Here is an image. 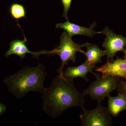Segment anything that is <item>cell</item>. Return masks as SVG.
<instances>
[{"instance_id":"6da1fadb","label":"cell","mask_w":126,"mask_h":126,"mask_svg":"<svg viewBox=\"0 0 126 126\" xmlns=\"http://www.w3.org/2000/svg\"><path fill=\"white\" fill-rule=\"evenodd\" d=\"M43 94V109L53 118L60 116L68 109L82 108L85 104V95L78 90L73 80L60 75L54 79Z\"/></svg>"},{"instance_id":"7a4b0ae2","label":"cell","mask_w":126,"mask_h":126,"mask_svg":"<svg viewBox=\"0 0 126 126\" xmlns=\"http://www.w3.org/2000/svg\"><path fill=\"white\" fill-rule=\"evenodd\" d=\"M47 75L45 67L39 63L35 67H24L16 73L6 77L4 82L9 92L20 98L32 91L43 94L46 89L44 81Z\"/></svg>"},{"instance_id":"3957f363","label":"cell","mask_w":126,"mask_h":126,"mask_svg":"<svg viewBox=\"0 0 126 126\" xmlns=\"http://www.w3.org/2000/svg\"><path fill=\"white\" fill-rule=\"evenodd\" d=\"M86 43L78 44L73 41L67 33L64 32L60 38V43L58 47L51 51V55H58L60 57L61 65L57 70L59 75L63 76V69L65 65H68V62L76 61L77 52H81V48L85 47Z\"/></svg>"},{"instance_id":"277c9868","label":"cell","mask_w":126,"mask_h":126,"mask_svg":"<svg viewBox=\"0 0 126 126\" xmlns=\"http://www.w3.org/2000/svg\"><path fill=\"white\" fill-rule=\"evenodd\" d=\"M120 78L110 75L100 76L96 81L90 84L83 93L85 95H89L92 100L100 103L116 89Z\"/></svg>"},{"instance_id":"5b68a950","label":"cell","mask_w":126,"mask_h":126,"mask_svg":"<svg viewBox=\"0 0 126 126\" xmlns=\"http://www.w3.org/2000/svg\"><path fill=\"white\" fill-rule=\"evenodd\" d=\"M82 112L80 115L81 126H110L112 125L111 115L108 109L98 103L96 108L88 110L84 107L81 108Z\"/></svg>"},{"instance_id":"8992f818","label":"cell","mask_w":126,"mask_h":126,"mask_svg":"<svg viewBox=\"0 0 126 126\" xmlns=\"http://www.w3.org/2000/svg\"><path fill=\"white\" fill-rule=\"evenodd\" d=\"M101 32L106 36L102 46L106 51L107 62L113 61L117 52H124L126 46V36L115 33L107 26Z\"/></svg>"},{"instance_id":"52a82bcc","label":"cell","mask_w":126,"mask_h":126,"mask_svg":"<svg viewBox=\"0 0 126 126\" xmlns=\"http://www.w3.org/2000/svg\"><path fill=\"white\" fill-rule=\"evenodd\" d=\"M96 72L102 75L118 76L126 79V58L120 59L117 57L115 60L107 62L99 67L95 68Z\"/></svg>"},{"instance_id":"ba28073f","label":"cell","mask_w":126,"mask_h":126,"mask_svg":"<svg viewBox=\"0 0 126 126\" xmlns=\"http://www.w3.org/2000/svg\"><path fill=\"white\" fill-rule=\"evenodd\" d=\"M24 39L23 40H15L10 43V47L8 51L5 53V56L9 57L12 54H15L20 57L21 58H24L27 53L31 54L33 55V58H36L38 60L39 55L41 54H46L51 55V52L42 50L40 52H33L29 50L27 46L26 45V43L28 42L27 39L26 38L25 35H23Z\"/></svg>"},{"instance_id":"9c48e42d","label":"cell","mask_w":126,"mask_h":126,"mask_svg":"<svg viewBox=\"0 0 126 126\" xmlns=\"http://www.w3.org/2000/svg\"><path fill=\"white\" fill-rule=\"evenodd\" d=\"M96 25V21H94L92 25H90V27L88 28L70 23L68 20L64 23L57 24L56 28L64 30L72 38L74 35H79L93 38L97 34H101V32H98L94 31V27Z\"/></svg>"},{"instance_id":"30bf717a","label":"cell","mask_w":126,"mask_h":126,"mask_svg":"<svg viewBox=\"0 0 126 126\" xmlns=\"http://www.w3.org/2000/svg\"><path fill=\"white\" fill-rule=\"evenodd\" d=\"M97 67L96 65L90 63L87 59L81 65L77 67H70L67 68L63 72V76L65 79L73 80L77 78H81L87 81H88L87 75L88 73H92L97 78L100 75L93 72V70Z\"/></svg>"},{"instance_id":"8fae6325","label":"cell","mask_w":126,"mask_h":126,"mask_svg":"<svg viewBox=\"0 0 126 126\" xmlns=\"http://www.w3.org/2000/svg\"><path fill=\"white\" fill-rule=\"evenodd\" d=\"M108 110L111 115L116 117L126 109V94L119 93L116 96H108Z\"/></svg>"},{"instance_id":"7c38bea8","label":"cell","mask_w":126,"mask_h":126,"mask_svg":"<svg viewBox=\"0 0 126 126\" xmlns=\"http://www.w3.org/2000/svg\"><path fill=\"white\" fill-rule=\"evenodd\" d=\"M85 47L87 48V52L81 50L80 52L86 56L90 63L96 65L98 63H102L101 58L106 55V50L101 49L97 46L92 43H86Z\"/></svg>"},{"instance_id":"4fadbf2b","label":"cell","mask_w":126,"mask_h":126,"mask_svg":"<svg viewBox=\"0 0 126 126\" xmlns=\"http://www.w3.org/2000/svg\"><path fill=\"white\" fill-rule=\"evenodd\" d=\"M9 12L12 17L16 20L17 26L21 29L20 25L18 23V20L23 18H25L26 11L23 5L18 3H13L10 6Z\"/></svg>"},{"instance_id":"5bb4252c","label":"cell","mask_w":126,"mask_h":126,"mask_svg":"<svg viewBox=\"0 0 126 126\" xmlns=\"http://www.w3.org/2000/svg\"><path fill=\"white\" fill-rule=\"evenodd\" d=\"M63 6V16L68 20V14L72 3V0H61Z\"/></svg>"},{"instance_id":"9a60e30c","label":"cell","mask_w":126,"mask_h":126,"mask_svg":"<svg viewBox=\"0 0 126 126\" xmlns=\"http://www.w3.org/2000/svg\"><path fill=\"white\" fill-rule=\"evenodd\" d=\"M116 88L119 93H123L126 94V82L121 81L118 82Z\"/></svg>"},{"instance_id":"2e32d148","label":"cell","mask_w":126,"mask_h":126,"mask_svg":"<svg viewBox=\"0 0 126 126\" xmlns=\"http://www.w3.org/2000/svg\"><path fill=\"white\" fill-rule=\"evenodd\" d=\"M6 107L3 104L0 103V116L4 113L6 110Z\"/></svg>"},{"instance_id":"e0dca14e","label":"cell","mask_w":126,"mask_h":126,"mask_svg":"<svg viewBox=\"0 0 126 126\" xmlns=\"http://www.w3.org/2000/svg\"><path fill=\"white\" fill-rule=\"evenodd\" d=\"M124 52V54H125V55H124V58H126V48L125 49L124 52Z\"/></svg>"},{"instance_id":"ac0fdd59","label":"cell","mask_w":126,"mask_h":126,"mask_svg":"<svg viewBox=\"0 0 126 126\" xmlns=\"http://www.w3.org/2000/svg\"></svg>"}]
</instances>
